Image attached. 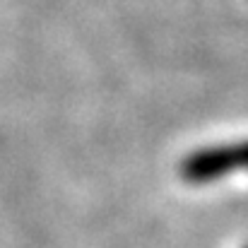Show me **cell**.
I'll return each instance as SVG.
<instances>
[{
  "label": "cell",
  "instance_id": "cell-1",
  "mask_svg": "<svg viewBox=\"0 0 248 248\" xmlns=\"http://www.w3.org/2000/svg\"><path fill=\"white\" fill-rule=\"evenodd\" d=\"M248 166V142L224 145V147H207L190 155L183 162V176L188 181H215L229 171Z\"/></svg>",
  "mask_w": 248,
  "mask_h": 248
}]
</instances>
